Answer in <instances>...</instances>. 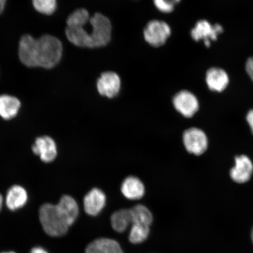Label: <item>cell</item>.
<instances>
[{
	"label": "cell",
	"mask_w": 253,
	"mask_h": 253,
	"mask_svg": "<svg viewBox=\"0 0 253 253\" xmlns=\"http://www.w3.org/2000/svg\"><path fill=\"white\" fill-rule=\"evenodd\" d=\"M62 52L61 41L50 35L39 39L24 35L19 42V58L28 68H53L61 61Z\"/></svg>",
	"instance_id": "cell-1"
},
{
	"label": "cell",
	"mask_w": 253,
	"mask_h": 253,
	"mask_svg": "<svg viewBox=\"0 0 253 253\" xmlns=\"http://www.w3.org/2000/svg\"><path fill=\"white\" fill-rule=\"evenodd\" d=\"M39 218L44 232L51 237L65 235L74 224L57 204L46 203L41 206Z\"/></svg>",
	"instance_id": "cell-2"
},
{
	"label": "cell",
	"mask_w": 253,
	"mask_h": 253,
	"mask_svg": "<svg viewBox=\"0 0 253 253\" xmlns=\"http://www.w3.org/2000/svg\"><path fill=\"white\" fill-rule=\"evenodd\" d=\"M90 24L93 28L92 48L106 46L112 37V24L109 19L100 13L90 17Z\"/></svg>",
	"instance_id": "cell-3"
},
{
	"label": "cell",
	"mask_w": 253,
	"mask_h": 253,
	"mask_svg": "<svg viewBox=\"0 0 253 253\" xmlns=\"http://www.w3.org/2000/svg\"><path fill=\"white\" fill-rule=\"evenodd\" d=\"M145 41L152 46L160 47L164 45L171 34L169 25L163 21L152 20L144 30Z\"/></svg>",
	"instance_id": "cell-4"
},
{
	"label": "cell",
	"mask_w": 253,
	"mask_h": 253,
	"mask_svg": "<svg viewBox=\"0 0 253 253\" xmlns=\"http://www.w3.org/2000/svg\"><path fill=\"white\" fill-rule=\"evenodd\" d=\"M182 140L186 150L190 154L200 156L207 150L208 138L200 129L192 127L186 129L183 133Z\"/></svg>",
	"instance_id": "cell-5"
},
{
	"label": "cell",
	"mask_w": 253,
	"mask_h": 253,
	"mask_svg": "<svg viewBox=\"0 0 253 253\" xmlns=\"http://www.w3.org/2000/svg\"><path fill=\"white\" fill-rule=\"evenodd\" d=\"M223 32L220 24L211 25L205 20H199L191 31L192 39L197 42L203 41L206 46L210 47L211 41H216L218 36Z\"/></svg>",
	"instance_id": "cell-6"
},
{
	"label": "cell",
	"mask_w": 253,
	"mask_h": 253,
	"mask_svg": "<svg viewBox=\"0 0 253 253\" xmlns=\"http://www.w3.org/2000/svg\"><path fill=\"white\" fill-rule=\"evenodd\" d=\"M174 108L185 118H191L198 112L199 102L197 97L191 91L181 90L173 96Z\"/></svg>",
	"instance_id": "cell-7"
},
{
	"label": "cell",
	"mask_w": 253,
	"mask_h": 253,
	"mask_svg": "<svg viewBox=\"0 0 253 253\" xmlns=\"http://www.w3.org/2000/svg\"><path fill=\"white\" fill-rule=\"evenodd\" d=\"M121 79L115 72H106L101 75L96 84L98 92L103 97L113 99L121 90Z\"/></svg>",
	"instance_id": "cell-8"
},
{
	"label": "cell",
	"mask_w": 253,
	"mask_h": 253,
	"mask_svg": "<svg viewBox=\"0 0 253 253\" xmlns=\"http://www.w3.org/2000/svg\"><path fill=\"white\" fill-rule=\"evenodd\" d=\"M32 150L45 163L53 162L58 156V148L56 142L48 135L41 136L35 141Z\"/></svg>",
	"instance_id": "cell-9"
},
{
	"label": "cell",
	"mask_w": 253,
	"mask_h": 253,
	"mask_svg": "<svg viewBox=\"0 0 253 253\" xmlns=\"http://www.w3.org/2000/svg\"><path fill=\"white\" fill-rule=\"evenodd\" d=\"M107 197L105 193L99 188L90 189L84 198V208L85 212L91 216H96L105 208Z\"/></svg>",
	"instance_id": "cell-10"
},
{
	"label": "cell",
	"mask_w": 253,
	"mask_h": 253,
	"mask_svg": "<svg viewBox=\"0 0 253 253\" xmlns=\"http://www.w3.org/2000/svg\"><path fill=\"white\" fill-rule=\"evenodd\" d=\"M120 189L123 197L129 201L140 200L146 192L144 182L135 175H129L123 179Z\"/></svg>",
	"instance_id": "cell-11"
},
{
	"label": "cell",
	"mask_w": 253,
	"mask_h": 253,
	"mask_svg": "<svg viewBox=\"0 0 253 253\" xmlns=\"http://www.w3.org/2000/svg\"><path fill=\"white\" fill-rule=\"evenodd\" d=\"M253 172V165L250 158L245 155L235 158V166L230 170V175L234 181L246 183L251 179Z\"/></svg>",
	"instance_id": "cell-12"
},
{
	"label": "cell",
	"mask_w": 253,
	"mask_h": 253,
	"mask_svg": "<svg viewBox=\"0 0 253 253\" xmlns=\"http://www.w3.org/2000/svg\"><path fill=\"white\" fill-rule=\"evenodd\" d=\"M28 201L27 190L23 186L15 185L9 188L5 199L9 210L16 211L25 207Z\"/></svg>",
	"instance_id": "cell-13"
},
{
	"label": "cell",
	"mask_w": 253,
	"mask_h": 253,
	"mask_svg": "<svg viewBox=\"0 0 253 253\" xmlns=\"http://www.w3.org/2000/svg\"><path fill=\"white\" fill-rule=\"evenodd\" d=\"M206 82L211 91L221 92L229 84V77L226 72L219 68H211L206 75Z\"/></svg>",
	"instance_id": "cell-14"
},
{
	"label": "cell",
	"mask_w": 253,
	"mask_h": 253,
	"mask_svg": "<svg viewBox=\"0 0 253 253\" xmlns=\"http://www.w3.org/2000/svg\"><path fill=\"white\" fill-rule=\"evenodd\" d=\"M85 253H124L116 240L109 238H99L89 243Z\"/></svg>",
	"instance_id": "cell-15"
},
{
	"label": "cell",
	"mask_w": 253,
	"mask_h": 253,
	"mask_svg": "<svg viewBox=\"0 0 253 253\" xmlns=\"http://www.w3.org/2000/svg\"><path fill=\"white\" fill-rule=\"evenodd\" d=\"M21 103L18 98L8 94L0 95V117L9 120L15 118L20 111Z\"/></svg>",
	"instance_id": "cell-16"
},
{
	"label": "cell",
	"mask_w": 253,
	"mask_h": 253,
	"mask_svg": "<svg viewBox=\"0 0 253 253\" xmlns=\"http://www.w3.org/2000/svg\"><path fill=\"white\" fill-rule=\"evenodd\" d=\"M113 229L118 233L125 232L132 223L130 209H121L114 212L110 217Z\"/></svg>",
	"instance_id": "cell-17"
},
{
	"label": "cell",
	"mask_w": 253,
	"mask_h": 253,
	"mask_svg": "<svg viewBox=\"0 0 253 253\" xmlns=\"http://www.w3.org/2000/svg\"><path fill=\"white\" fill-rule=\"evenodd\" d=\"M132 225L138 224L144 226L150 227L153 221V214L146 206L138 204L130 209Z\"/></svg>",
	"instance_id": "cell-18"
},
{
	"label": "cell",
	"mask_w": 253,
	"mask_h": 253,
	"mask_svg": "<svg viewBox=\"0 0 253 253\" xmlns=\"http://www.w3.org/2000/svg\"><path fill=\"white\" fill-rule=\"evenodd\" d=\"M57 205L65 213L71 222L74 224L79 214V205L75 199L70 195H63Z\"/></svg>",
	"instance_id": "cell-19"
},
{
	"label": "cell",
	"mask_w": 253,
	"mask_h": 253,
	"mask_svg": "<svg viewBox=\"0 0 253 253\" xmlns=\"http://www.w3.org/2000/svg\"><path fill=\"white\" fill-rule=\"evenodd\" d=\"M150 232V227L132 224L129 233V242L132 244H140L147 240Z\"/></svg>",
	"instance_id": "cell-20"
},
{
	"label": "cell",
	"mask_w": 253,
	"mask_h": 253,
	"mask_svg": "<svg viewBox=\"0 0 253 253\" xmlns=\"http://www.w3.org/2000/svg\"><path fill=\"white\" fill-rule=\"evenodd\" d=\"M90 19V14L86 9L80 8L73 12L69 16L66 23H67V26L85 25L89 22Z\"/></svg>",
	"instance_id": "cell-21"
},
{
	"label": "cell",
	"mask_w": 253,
	"mask_h": 253,
	"mask_svg": "<svg viewBox=\"0 0 253 253\" xmlns=\"http://www.w3.org/2000/svg\"><path fill=\"white\" fill-rule=\"evenodd\" d=\"M35 9L40 13L52 15L57 8L56 0H32Z\"/></svg>",
	"instance_id": "cell-22"
},
{
	"label": "cell",
	"mask_w": 253,
	"mask_h": 253,
	"mask_svg": "<svg viewBox=\"0 0 253 253\" xmlns=\"http://www.w3.org/2000/svg\"><path fill=\"white\" fill-rule=\"evenodd\" d=\"M156 7L163 13H170L181 0H153Z\"/></svg>",
	"instance_id": "cell-23"
},
{
	"label": "cell",
	"mask_w": 253,
	"mask_h": 253,
	"mask_svg": "<svg viewBox=\"0 0 253 253\" xmlns=\"http://www.w3.org/2000/svg\"><path fill=\"white\" fill-rule=\"evenodd\" d=\"M246 70L247 73L253 82V56L248 59L246 63Z\"/></svg>",
	"instance_id": "cell-24"
},
{
	"label": "cell",
	"mask_w": 253,
	"mask_h": 253,
	"mask_svg": "<svg viewBox=\"0 0 253 253\" xmlns=\"http://www.w3.org/2000/svg\"><path fill=\"white\" fill-rule=\"evenodd\" d=\"M247 121L252 129L253 134V110L250 111L246 117Z\"/></svg>",
	"instance_id": "cell-25"
},
{
	"label": "cell",
	"mask_w": 253,
	"mask_h": 253,
	"mask_svg": "<svg viewBox=\"0 0 253 253\" xmlns=\"http://www.w3.org/2000/svg\"><path fill=\"white\" fill-rule=\"evenodd\" d=\"M30 253H49L45 249L42 247H35L31 249Z\"/></svg>",
	"instance_id": "cell-26"
},
{
	"label": "cell",
	"mask_w": 253,
	"mask_h": 253,
	"mask_svg": "<svg viewBox=\"0 0 253 253\" xmlns=\"http://www.w3.org/2000/svg\"><path fill=\"white\" fill-rule=\"evenodd\" d=\"M6 0H0V14L4 11Z\"/></svg>",
	"instance_id": "cell-27"
},
{
	"label": "cell",
	"mask_w": 253,
	"mask_h": 253,
	"mask_svg": "<svg viewBox=\"0 0 253 253\" xmlns=\"http://www.w3.org/2000/svg\"><path fill=\"white\" fill-rule=\"evenodd\" d=\"M3 204H4V198H3L2 195L0 194V211L2 210Z\"/></svg>",
	"instance_id": "cell-28"
},
{
	"label": "cell",
	"mask_w": 253,
	"mask_h": 253,
	"mask_svg": "<svg viewBox=\"0 0 253 253\" xmlns=\"http://www.w3.org/2000/svg\"><path fill=\"white\" fill-rule=\"evenodd\" d=\"M251 237H252V240L253 243V227L252 231V234H251Z\"/></svg>",
	"instance_id": "cell-29"
},
{
	"label": "cell",
	"mask_w": 253,
	"mask_h": 253,
	"mask_svg": "<svg viewBox=\"0 0 253 253\" xmlns=\"http://www.w3.org/2000/svg\"><path fill=\"white\" fill-rule=\"evenodd\" d=\"M1 253H15L14 252H2Z\"/></svg>",
	"instance_id": "cell-30"
}]
</instances>
